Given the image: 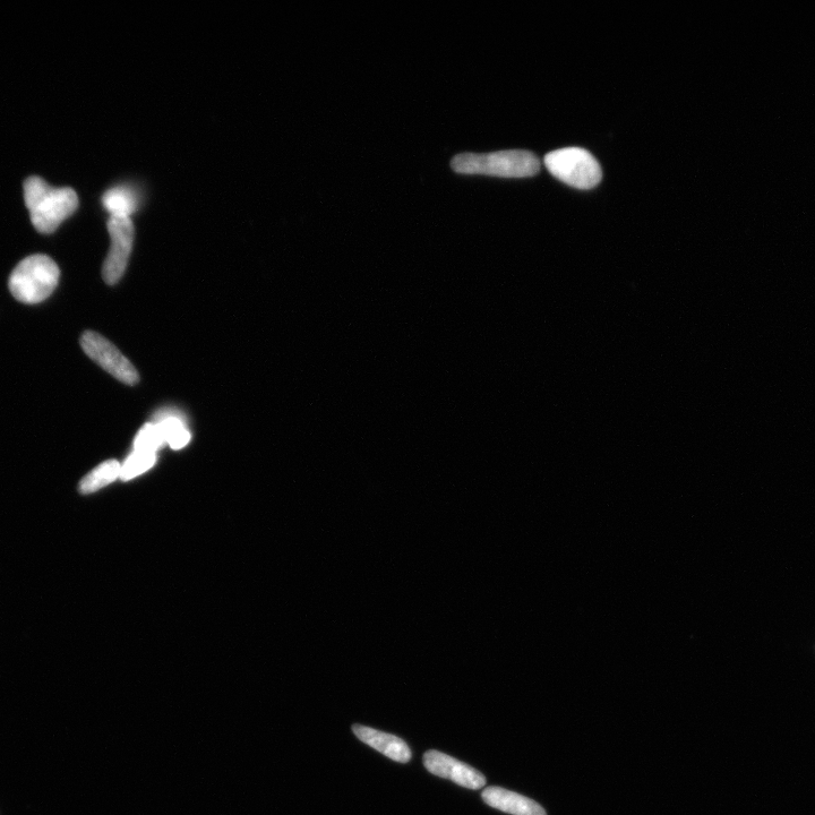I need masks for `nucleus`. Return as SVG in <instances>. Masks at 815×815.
Masks as SVG:
<instances>
[{"mask_svg":"<svg viewBox=\"0 0 815 815\" xmlns=\"http://www.w3.org/2000/svg\"><path fill=\"white\" fill-rule=\"evenodd\" d=\"M157 424L166 443L174 450L183 449L191 441V433L188 432L182 418L173 414H161Z\"/></svg>","mask_w":815,"mask_h":815,"instance_id":"f8f14e48","label":"nucleus"},{"mask_svg":"<svg viewBox=\"0 0 815 815\" xmlns=\"http://www.w3.org/2000/svg\"><path fill=\"white\" fill-rule=\"evenodd\" d=\"M81 346L84 353L94 362L126 385H136L140 381L139 372L113 343L93 331L83 333Z\"/></svg>","mask_w":815,"mask_h":815,"instance_id":"39448f33","label":"nucleus"},{"mask_svg":"<svg viewBox=\"0 0 815 815\" xmlns=\"http://www.w3.org/2000/svg\"><path fill=\"white\" fill-rule=\"evenodd\" d=\"M482 797L491 808L512 815H546V811L535 801L501 787L484 789Z\"/></svg>","mask_w":815,"mask_h":815,"instance_id":"1a4fd4ad","label":"nucleus"},{"mask_svg":"<svg viewBox=\"0 0 815 815\" xmlns=\"http://www.w3.org/2000/svg\"><path fill=\"white\" fill-rule=\"evenodd\" d=\"M24 201L31 222L41 234H53L79 208V196L70 187H51L32 176L24 182Z\"/></svg>","mask_w":815,"mask_h":815,"instance_id":"f257e3e1","label":"nucleus"},{"mask_svg":"<svg viewBox=\"0 0 815 815\" xmlns=\"http://www.w3.org/2000/svg\"><path fill=\"white\" fill-rule=\"evenodd\" d=\"M165 443V437H163L159 425L157 423H150L144 425L139 434H137L134 448L135 451L156 453Z\"/></svg>","mask_w":815,"mask_h":815,"instance_id":"4468645a","label":"nucleus"},{"mask_svg":"<svg viewBox=\"0 0 815 815\" xmlns=\"http://www.w3.org/2000/svg\"><path fill=\"white\" fill-rule=\"evenodd\" d=\"M102 203L111 217L130 218L131 214L137 210L136 194L124 186L107 191L102 197Z\"/></svg>","mask_w":815,"mask_h":815,"instance_id":"9d476101","label":"nucleus"},{"mask_svg":"<svg viewBox=\"0 0 815 815\" xmlns=\"http://www.w3.org/2000/svg\"><path fill=\"white\" fill-rule=\"evenodd\" d=\"M107 227L111 246L102 267V277L107 285L113 286L126 271L133 250L135 228L131 218L123 217H110Z\"/></svg>","mask_w":815,"mask_h":815,"instance_id":"423d86ee","label":"nucleus"},{"mask_svg":"<svg viewBox=\"0 0 815 815\" xmlns=\"http://www.w3.org/2000/svg\"><path fill=\"white\" fill-rule=\"evenodd\" d=\"M156 453L135 451L120 469V479L130 480L149 470L156 463Z\"/></svg>","mask_w":815,"mask_h":815,"instance_id":"ddd939ff","label":"nucleus"},{"mask_svg":"<svg viewBox=\"0 0 815 815\" xmlns=\"http://www.w3.org/2000/svg\"><path fill=\"white\" fill-rule=\"evenodd\" d=\"M452 169L463 175L526 178L539 173L540 161L534 153L522 150L493 153H462L454 157Z\"/></svg>","mask_w":815,"mask_h":815,"instance_id":"f03ea898","label":"nucleus"},{"mask_svg":"<svg viewBox=\"0 0 815 815\" xmlns=\"http://www.w3.org/2000/svg\"><path fill=\"white\" fill-rule=\"evenodd\" d=\"M545 166L555 178L577 190H591L603 173L593 154L581 148H565L548 153Z\"/></svg>","mask_w":815,"mask_h":815,"instance_id":"20e7f679","label":"nucleus"},{"mask_svg":"<svg viewBox=\"0 0 815 815\" xmlns=\"http://www.w3.org/2000/svg\"><path fill=\"white\" fill-rule=\"evenodd\" d=\"M120 469H122V466H120L116 460H109L102 463V465L92 470L89 475L81 480L80 492L82 494H91L113 483L114 480L120 476Z\"/></svg>","mask_w":815,"mask_h":815,"instance_id":"9b49d317","label":"nucleus"},{"mask_svg":"<svg viewBox=\"0 0 815 815\" xmlns=\"http://www.w3.org/2000/svg\"><path fill=\"white\" fill-rule=\"evenodd\" d=\"M424 766L431 774L450 779L465 788L479 789L486 785V778L482 772L439 751L426 752Z\"/></svg>","mask_w":815,"mask_h":815,"instance_id":"0eeeda50","label":"nucleus"},{"mask_svg":"<svg viewBox=\"0 0 815 815\" xmlns=\"http://www.w3.org/2000/svg\"><path fill=\"white\" fill-rule=\"evenodd\" d=\"M353 731L360 741L384 754L393 761L407 763L413 757L408 744L400 737L376 731L363 725H354Z\"/></svg>","mask_w":815,"mask_h":815,"instance_id":"6e6552de","label":"nucleus"},{"mask_svg":"<svg viewBox=\"0 0 815 815\" xmlns=\"http://www.w3.org/2000/svg\"><path fill=\"white\" fill-rule=\"evenodd\" d=\"M60 271L53 259L44 254L28 256L13 270L8 282L12 295L24 304H39L54 293Z\"/></svg>","mask_w":815,"mask_h":815,"instance_id":"7ed1b4c3","label":"nucleus"}]
</instances>
